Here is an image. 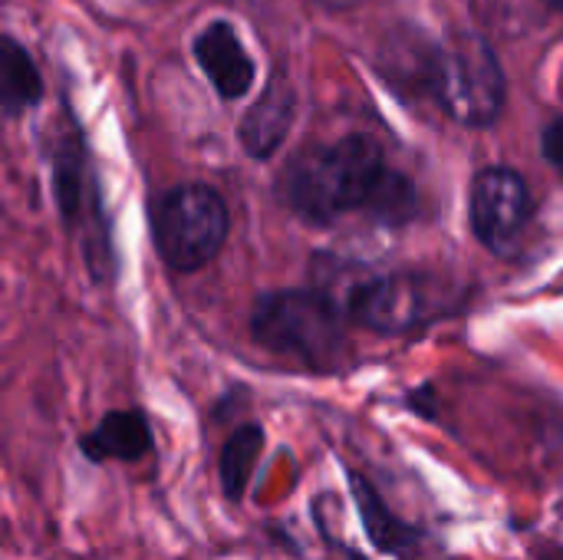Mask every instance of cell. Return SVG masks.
<instances>
[{
    "instance_id": "obj_1",
    "label": "cell",
    "mask_w": 563,
    "mask_h": 560,
    "mask_svg": "<svg viewBox=\"0 0 563 560\" xmlns=\"http://www.w3.org/2000/svg\"><path fill=\"white\" fill-rule=\"evenodd\" d=\"M383 149L369 135H346L330 145L307 149L280 172V201L310 224H333L366 208L386 175Z\"/></svg>"
},
{
    "instance_id": "obj_2",
    "label": "cell",
    "mask_w": 563,
    "mask_h": 560,
    "mask_svg": "<svg viewBox=\"0 0 563 560\" xmlns=\"http://www.w3.org/2000/svg\"><path fill=\"white\" fill-rule=\"evenodd\" d=\"M251 337L313 373H333L346 363V314L323 290L261 294L251 310Z\"/></svg>"
},
{
    "instance_id": "obj_3",
    "label": "cell",
    "mask_w": 563,
    "mask_h": 560,
    "mask_svg": "<svg viewBox=\"0 0 563 560\" xmlns=\"http://www.w3.org/2000/svg\"><path fill=\"white\" fill-rule=\"evenodd\" d=\"M465 290L432 271H389L360 281L346 297V320L379 333L406 337L452 317Z\"/></svg>"
},
{
    "instance_id": "obj_4",
    "label": "cell",
    "mask_w": 563,
    "mask_h": 560,
    "mask_svg": "<svg viewBox=\"0 0 563 560\" xmlns=\"http://www.w3.org/2000/svg\"><path fill=\"white\" fill-rule=\"evenodd\" d=\"M231 231L224 198L208 185H178L152 208V238L162 261L178 274H195L218 257Z\"/></svg>"
},
{
    "instance_id": "obj_5",
    "label": "cell",
    "mask_w": 563,
    "mask_h": 560,
    "mask_svg": "<svg viewBox=\"0 0 563 560\" xmlns=\"http://www.w3.org/2000/svg\"><path fill=\"white\" fill-rule=\"evenodd\" d=\"M432 92L462 125H492L505 106V76L492 46L475 33L445 40L432 56Z\"/></svg>"
},
{
    "instance_id": "obj_6",
    "label": "cell",
    "mask_w": 563,
    "mask_h": 560,
    "mask_svg": "<svg viewBox=\"0 0 563 560\" xmlns=\"http://www.w3.org/2000/svg\"><path fill=\"white\" fill-rule=\"evenodd\" d=\"M534 201L528 182L505 165H492L475 175L472 195H468V221L482 248H488L498 257H508L528 221H531Z\"/></svg>"
},
{
    "instance_id": "obj_7",
    "label": "cell",
    "mask_w": 563,
    "mask_h": 560,
    "mask_svg": "<svg viewBox=\"0 0 563 560\" xmlns=\"http://www.w3.org/2000/svg\"><path fill=\"white\" fill-rule=\"evenodd\" d=\"M195 59L221 99H241L254 86V59L247 56L238 30L224 20L208 23L195 36Z\"/></svg>"
},
{
    "instance_id": "obj_8",
    "label": "cell",
    "mask_w": 563,
    "mask_h": 560,
    "mask_svg": "<svg viewBox=\"0 0 563 560\" xmlns=\"http://www.w3.org/2000/svg\"><path fill=\"white\" fill-rule=\"evenodd\" d=\"M350 495L356 502V512H360V521L369 535V541L396 560H422L429 554V538L426 531H419L416 525L402 521L389 505L386 498L360 475V472H350Z\"/></svg>"
},
{
    "instance_id": "obj_9",
    "label": "cell",
    "mask_w": 563,
    "mask_h": 560,
    "mask_svg": "<svg viewBox=\"0 0 563 560\" xmlns=\"http://www.w3.org/2000/svg\"><path fill=\"white\" fill-rule=\"evenodd\" d=\"M290 122H294V92L280 79H274L264 89V96L241 119L244 152L254 158H271L280 149V142L287 139Z\"/></svg>"
},
{
    "instance_id": "obj_10",
    "label": "cell",
    "mask_w": 563,
    "mask_h": 560,
    "mask_svg": "<svg viewBox=\"0 0 563 560\" xmlns=\"http://www.w3.org/2000/svg\"><path fill=\"white\" fill-rule=\"evenodd\" d=\"M82 452L92 462H135L152 449V432L142 413L135 409H122V413H109L89 436L79 439Z\"/></svg>"
},
{
    "instance_id": "obj_11",
    "label": "cell",
    "mask_w": 563,
    "mask_h": 560,
    "mask_svg": "<svg viewBox=\"0 0 563 560\" xmlns=\"http://www.w3.org/2000/svg\"><path fill=\"white\" fill-rule=\"evenodd\" d=\"M43 99V79L23 43L0 33V109L20 116Z\"/></svg>"
},
{
    "instance_id": "obj_12",
    "label": "cell",
    "mask_w": 563,
    "mask_h": 560,
    "mask_svg": "<svg viewBox=\"0 0 563 560\" xmlns=\"http://www.w3.org/2000/svg\"><path fill=\"white\" fill-rule=\"evenodd\" d=\"M264 449V429L247 422L241 426L221 449V462H218V475H221V488L231 502H241L247 492V482L254 475V465L261 459Z\"/></svg>"
},
{
    "instance_id": "obj_13",
    "label": "cell",
    "mask_w": 563,
    "mask_h": 560,
    "mask_svg": "<svg viewBox=\"0 0 563 560\" xmlns=\"http://www.w3.org/2000/svg\"><path fill=\"white\" fill-rule=\"evenodd\" d=\"M419 208V195L412 188L409 178L396 175V172H386L379 188L373 191L366 211L379 221V224H406Z\"/></svg>"
},
{
    "instance_id": "obj_14",
    "label": "cell",
    "mask_w": 563,
    "mask_h": 560,
    "mask_svg": "<svg viewBox=\"0 0 563 560\" xmlns=\"http://www.w3.org/2000/svg\"><path fill=\"white\" fill-rule=\"evenodd\" d=\"M544 155L554 168L563 172V119H558L554 125H548L544 132Z\"/></svg>"
},
{
    "instance_id": "obj_15",
    "label": "cell",
    "mask_w": 563,
    "mask_h": 560,
    "mask_svg": "<svg viewBox=\"0 0 563 560\" xmlns=\"http://www.w3.org/2000/svg\"><path fill=\"white\" fill-rule=\"evenodd\" d=\"M320 7H327V10H353V7H360L363 0H317Z\"/></svg>"
},
{
    "instance_id": "obj_16",
    "label": "cell",
    "mask_w": 563,
    "mask_h": 560,
    "mask_svg": "<svg viewBox=\"0 0 563 560\" xmlns=\"http://www.w3.org/2000/svg\"><path fill=\"white\" fill-rule=\"evenodd\" d=\"M343 558L346 560H366L360 551H350V548H343Z\"/></svg>"
}]
</instances>
